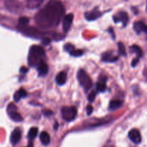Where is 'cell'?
<instances>
[{"label":"cell","mask_w":147,"mask_h":147,"mask_svg":"<svg viewBox=\"0 0 147 147\" xmlns=\"http://www.w3.org/2000/svg\"><path fill=\"white\" fill-rule=\"evenodd\" d=\"M65 9L60 1H50L36 15V22L42 27L57 25L64 14Z\"/></svg>","instance_id":"cell-1"},{"label":"cell","mask_w":147,"mask_h":147,"mask_svg":"<svg viewBox=\"0 0 147 147\" xmlns=\"http://www.w3.org/2000/svg\"><path fill=\"white\" fill-rule=\"evenodd\" d=\"M45 55V50L42 47L33 45L30 48L28 55V63L31 66H38L42 61Z\"/></svg>","instance_id":"cell-2"},{"label":"cell","mask_w":147,"mask_h":147,"mask_svg":"<svg viewBox=\"0 0 147 147\" xmlns=\"http://www.w3.org/2000/svg\"><path fill=\"white\" fill-rule=\"evenodd\" d=\"M78 80L85 90H89L92 86V80L90 76L83 70H80L78 72Z\"/></svg>","instance_id":"cell-3"},{"label":"cell","mask_w":147,"mask_h":147,"mask_svg":"<svg viewBox=\"0 0 147 147\" xmlns=\"http://www.w3.org/2000/svg\"><path fill=\"white\" fill-rule=\"evenodd\" d=\"M62 116L67 121H71L77 115V109L74 106H65L62 109Z\"/></svg>","instance_id":"cell-4"},{"label":"cell","mask_w":147,"mask_h":147,"mask_svg":"<svg viewBox=\"0 0 147 147\" xmlns=\"http://www.w3.org/2000/svg\"><path fill=\"white\" fill-rule=\"evenodd\" d=\"M113 21L116 23L118 22H122L123 23V26L125 27L127 24L128 21H129V17H128L127 13L125 11H119L117 14L113 15Z\"/></svg>","instance_id":"cell-5"},{"label":"cell","mask_w":147,"mask_h":147,"mask_svg":"<svg viewBox=\"0 0 147 147\" xmlns=\"http://www.w3.org/2000/svg\"><path fill=\"white\" fill-rule=\"evenodd\" d=\"M22 137V131L20 128H16L10 135V142L12 145H16L20 141Z\"/></svg>","instance_id":"cell-6"},{"label":"cell","mask_w":147,"mask_h":147,"mask_svg":"<svg viewBox=\"0 0 147 147\" xmlns=\"http://www.w3.org/2000/svg\"><path fill=\"white\" fill-rule=\"evenodd\" d=\"M129 138L131 139V141H132L134 143L136 144L142 142V136H141L140 132L136 129H131L129 132Z\"/></svg>","instance_id":"cell-7"},{"label":"cell","mask_w":147,"mask_h":147,"mask_svg":"<svg viewBox=\"0 0 147 147\" xmlns=\"http://www.w3.org/2000/svg\"><path fill=\"white\" fill-rule=\"evenodd\" d=\"M73 18H74V16L73 14H68L64 17L63 20V30L64 32H67L70 30Z\"/></svg>","instance_id":"cell-8"},{"label":"cell","mask_w":147,"mask_h":147,"mask_svg":"<svg viewBox=\"0 0 147 147\" xmlns=\"http://www.w3.org/2000/svg\"><path fill=\"white\" fill-rule=\"evenodd\" d=\"M134 29L138 34L141 32H144L147 34V25L145 24L143 22H136L134 24Z\"/></svg>","instance_id":"cell-9"},{"label":"cell","mask_w":147,"mask_h":147,"mask_svg":"<svg viewBox=\"0 0 147 147\" xmlns=\"http://www.w3.org/2000/svg\"><path fill=\"white\" fill-rule=\"evenodd\" d=\"M100 16H101V13L97 9H94L85 14V17L88 21H93V20H96V19L99 18Z\"/></svg>","instance_id":"cell-10"},{"label":"cell","mask_w":147,"mask_h":147,"mask_svg":"<svg viewBox=\"0 0 147 147\" xmlns=\"http://www.w3.org/2000/svg\"><path fill=\"white\" fill-rule=\"evenodd\" d=\"M107 78L106 76H102L99 78V81L96 84V88L98 91L100 92H104L106 89V82Z\"/></svg>","instance_id":"cell-11"},{"label":"cell","mask_w":147,"mask_h":147,"mask_svg":"<svg viewBox=\"0 0 147 147\" xmlns=\"http://www.w3.org/2000/svg\"><path fill=\"white\" fill-rule=\"evenodd\" d=\"M37 72L39 73V76H46L48 73V66L46 64V63H45L44 61L42 62L38 66H37Z\"/></svg>","instance_id":"cell-12"},{"label":"cell","mask_w":147,"mask_h":147,"mask_svg":"<svg viewBox=\"0 0 147 147\" xmlns=\"http://www.w3.org/2000/svg\"><path fill=\"white\" fill-rule=\"evenodd\" d=\"M67 81V74L65 72H60L56 77V82L60 86H63Z\"/></svg>","instance_id":"cell-13"},{"label":"cell","mask_w":147,"mask_h":147,"mask_svg":"<svg viewBox=\"0 0 147 147\" xmlns=\"http://www.w3.org/2000/svg\"><path fill=\"white\" fill-rule=\"evenodd\" d=\"M119 57L116 56H113L111 53H106L102 55V60L104 62H109V63H113V62L118 60Z\"/></svg>","instance_id":"cell-14"},{"label":"cell","mask_w":147,"mask_h":147,"mask_svg":"<svg viewBox=\"0 0 147 147\" xmlns=\"http://www.w3.org/2000/svg\"><path fill=\"white\" fill-rule=\"evenodd\" d=\"M27 96V93L26 92V90L24 88H20V90H17L14 95V100L16 102L20 101V100L22 98L26 97Z\"/></svg>","instance_id":"cell-15"},{"label":"cell","mask_w":147,"mask_h":147,"mask_svg":"<svg viewBox=\"0 0 147 147\" xmlns=\"http://www.w3.org/2000/svg\"><path fill=\"white\" fill-rule=\"evenodd\" d=\"M40 141L43 145H47L50 142V136L48 133L45 131H42L40 134Z\"/></svg>","instance_id":"cell-16"},{"label":"cell","mask_w":147,"mask_h":147,"mask_svg":"<svg viewBox=\"0 0 147 147\" xmlns=\"http://www.w3.org/2000/svg\"><path fill=\"white\" fill-rule=\"evenodd\" d=\"M10 119L11 120H13L14 121L16 122H20L22 121V117L20 115V113H19L17 112V111H15L10 112V113H8Z\"/></svg>","instance_id":"cell-17"},{"label":"cell","mask_w":147,"mask_h":147,"mask_svg":"<svg viewBox=\"0 0 147 147\" xmlns=\"http://www.w3.org/2000/svg\"><path fill=\"white\" fill-rule=\"evenodd\" d=\"M123 101L120 100H113L110 102L109 104V109L111 110H116L122 106Z\"/></svg>","instance_id":"cell-18"},{"label":"cell","mask_w":147,"mask_h":147,"mask_svg":"<svg viewBox=\"0 0 147 147\" xmlns=\"http://www.w3.org/2000/svg\"><path fill=\"white\" fill-rule=\"evenodd\" d=\"M130 50L131 51V53L136 54L138 58L142 57V55H143V52H142V50L141 49V47H139L138 45H134L133 46H131L130 47Z\"/></svg>","instance_id":"cell-19"},{"label":"cell","mask_w":147,"mask_h":147,"mask_svg":"<svg viewBox=\"0 0 147 147\" xmlns=\"http://www.w3.org/2000/svg\"><path fill=\"white\" fill-rule=\"evenodd\" d=\"M37 133H38V129L36 127H32L30 129L29 131V133L27 136H28L29 139L30 141H32L35 139V137L37 136Z\"/></svg>","instance_id":"cell-20"},{"label":"cell","mask_w":147,"mask_h":147,"mask_svg":"<svg viewBox=\"0 0 147 147\" xmlns=\"http://www.w3.org/2000/svg\"><path fill=\"white\" fill-rule=\"evenodd\" d=\"M119 53L121 55H126V49L124 45L122 42H119Z\"/></svg>","instance_id":"cell-21"},{"label":"cell","mask_w":147,"mask_h":147,"mask_svg":"<svg viewBox=\"0 0 147 147\" xmlns=\"http://www.w3.org/2000/svg\"><path fill=\"white\" fill-rule=\"evenodd\" d=\"M7 113H10V112L17 111V106H15V104H14V103H10L7 106Z\"/></svg>","instance_id":"cell-22"},{"label":"cell","mask_w":147,"mask_h":147,"mask_svg":"<svg viewBox=\"0 0 147 147\" xmlns=\"http://www.w3.org/2000/svg\"><path fill=\"white\" fill-rule=\"evenodd\" d=\"M70 54L72 56H74V57H80V56H81L83 54V50H76V49H75V50H73Z\"/></svg>","instance_id":"cell-23"},{"label":"cell","mask_w":147,"mask_h":147,"mask_svg":"<svg viewBox=\"0 0 147 147\" xmlns=\"http://www.w3.org/2000/svg\"><path fill=\"white\" fill-rule=\"evenodd\" d=\"M29 22H30V20L26 17H22L19 19V23L22 26L27 25L29 23Z\"/></svg>","instance_id":"cell-24"},{"label":"cell","mask_w":147,"mask_h":147,"mask_svg":"<svg viewBox=\"0 0 147 147\" xmlns=\"http://www.w3.org/2000/svg\"><path fill=\"white\" fill-rule=\"evenodd\" d=\"M64 49H65V50H66V51L68 52L69 53H70L73 50H75L76 48H75V46L73 45L72 44H70V43H67V44L65 45Z\"/></svg>","instance_id":"cell-25"},{"label":"cell","mask_w":147,"mask_h":147,"mask_svg":"<svg viewBox=\"0 0 147 147\" xmlns=\"http://www.w3.org/2000/svg\"><path fill=\"white\" fill-rule=\"evenodd\" d=\"M96 96V93L95 91H92L90 94L88 95V100L90 102H93L95 100Z\"/></svg>","instance_id":"cell-26"},{"label":"cell","mask_w":147,"mask_h":147,"mask_svg":"<svg viewBox=\"0 0 147 147\" xmlns=\"http://www.w3.org/2000/svg\"><path fill=\"white\" fill-rule=\"evenodd\" d=\"M93 108L91 105H88V106H87V108H86V111H87V114L88 115V116L91 115V113H93Z\"/></svg>","instance_id":"cell-27"},{"label":"cell","mask_w":147,"mask_h":147,"mask_svg":"<svg viewBox=\"0 0 147 147\" xmlns=\"http://www.w3.org/2000/svg\"><path fill=\"white\" fill-rule=\"evenodd\" d=\"M138 63H139V58H138V57H136V58L134 59V60H132L131 65L133 66V67H135V66L138 64Z\"/></svg>","instance_id":"cell-28"},{"label":"cell","mask_w":147,"mask_h":147,"mask_svg":"<svg viewBox=\"0 0 147 147\" xmlns=\"http://www.w3.org/2000/svg\"><path fill=\"white\" fill-rule=\"evenodd\" d=\"M27 71H28V69L26 67H22L21 69H20V72L22 73H26Z\"/></svg>","instance_id":"cell-29"},{"label":"cell","mask_w":147,"mask_h":147,"mask_svg":"<svg viewBox=\"0 0 147 147\" xmlns=\"http://www.w3.org/2000/svg\"><path fill=\"white\" fill-rule=\"evenodd\" d=\"M43 113L45 114V116H50V115H51L52 113H53V112L51 111H48V110H46L45 111H43Z\"/></svg>","instance_id":"cell-30"},{"label":"cell","mask_w":147,"mask_h":147,"mask_svg":"<svg viewBox=\"0 0 147 147\" xmlns=\"http://www.w3.org/2000/svg\"><path fill=\"white\" fill-rule=\"evenodd\" d=\"M26 147H33V144H32V142H30V144H28V146H27Z\"/></svg>","instance_id":"cell-31"},{"label":"cell","mask_w":147,"mask_h":147,"mask_svg":"<svg viewBox=\"0 0 147 147\" xmlns=\"http://www.w3.org/2000/svg\"><path fill=\"white\" fill-rule=\"evenodd\" d=\"M106 147H114V146H111V145H109V146H106Z\"/></svg>","instance_id":"cell-32"},{"label":"cell","mask_w":147,"mask_h":147,"mask_svg":"<svg viewBox=\"0 0 147 147\" xmlns=\"http://www.w3.org/2000/svg\"><path fill=\"white\" fill-rule=\"evenodd\" d=\"M146 10H147V3H146Z\"/></svg>","instance_id":"cell-33"},{"label":"cell","mask_w":147,"mask_h":147,"mask_svg":"<svg viewBox=\"0 0 147 147\" xmlns=\"http://www.w3.org/2000/svg\"><path fill=\"white\" fill-rule=\"evenodd\" d=\"M146 40H147V38H146Z\"/></svg>","instance_id":"cell-34"}]
</instances>
